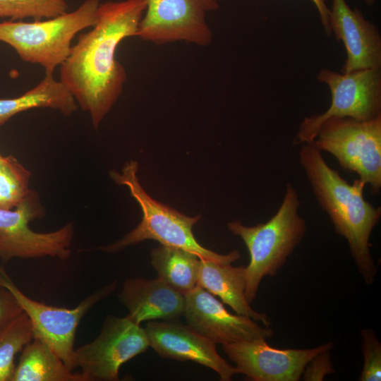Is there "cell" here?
I'll return each instance as SVG.
<instances>
[{"label": "cell", "instance_id": "cell-26", "mask_svg": "<svg viewBox=\"0 0 381 381\" xmlns=\"http://www.w3.org/2000/svg\"><path fill=\"white\" fill-rule=\"evenodd\" d=\"M23 312L11 291L0 284V331Z\"/></svg>", "mask_w": 381, "mask_h": 381}, {"label": "cell", "instance_id": "cell-5", "mask_svg": "<svg viewBox=\"0 0 381 381\" xmlns=\"http://www.w3.org/2000/svg\"><path fill=\"white\" fill-rule=\"evenodd\" d=\"M99 0H86L71 13L33 22L0 23V41L9 44L22 60L53 73L69 55L75 35L97 20Z\"/></svg>", "mask_w": 381, "mask_h": 381}, {"label": "cell", "instance_id": "cell-1", "mask_svg": "<svg viewBox=\"0 0 381 381\" xmlns=\"http://www.w3.org/2000/svg\"><path fill=\"white\" fill-rule=\"evenodd\" d=\"M146 0L99 4L93 28L79 35L60 66L61 81L83 111L90 113L97 129L121 95L126 73L116 59L125 38L135 37Z\"/></svg>", "mask_w": 381, "mask_h": 381}, {"label": "cell", "instance_id": "cell-21", "mask_svg": "<svg viewBox=\"0 0 381 381\" xmlns=\"http://www.w3.org/2000/svg\"><path fill=\"white\" fill-rule=\"evenodd\" d=\"M33 338L31 322L24 312L0 331V381H11L16 355Z\"/></svg>", "mask_w": 381, "mask_h": 381}, {"label": "cell", "instance_id": "cell-29", "mask_svg": "<svg viewBox=\"0 0 381 381\" xmlns=\"http://www.w3.org/2000/svg\"><path fill=\"white\" fill-rule=\"evenodd\" d=\"M3 158H4V157L1 156V155H0V162H1V160L3 159Z\"/></svg>", "mask_w": 381, "mask_h": 381}, {"label": "cell", "instance_id": "cell-25", "mask_svg": "<svg viewBox=\"0 0 381 381\" xmlns=\"http://www.w3.org/2000/svg\"><path fill=\"white\" fill-rule=\"evenodd\" d=\"M329 351L319 353L308 363L302 373L304 380L321 381L325 375L335 373Z\"/></svg>", "mask_w": 381, "mask_h": 381}, {"label": "cell", "instance_id": "cell-3", "mask_svg": "<svg viewBox=\"0 0 381 381\" xmlns=\"http://www.w3.org/2000/svg\"><path fill=\"white\" fill-rule=\"evenodd\" d=\"M300 205L296 188L287 183L282 203L268 221L252 226L239 220L227 224L229 230L241 237L249 251L245 289L249 303L255 298L262 278L275 276L305 236L307 226L298 212Z\"/></svg>", "mask_w": 381, "mask_h": 381}, {"label": "cell", "instance_id": "cell-19", "mask_svg": "<svg viewBox=\"0 0 381 381\" xmlns=\"http://www.w3.org/2000/svg\"><path fill=\"white\" fill-rule=\"evenodd\" d=\"M11 381H86L74 374L43 341L34 337L21 351Z\"/></svg>", "mask_w": 381, "mask_h": 381}, {"label": "cell", "instance_id": "cell-6", "mask_svg": "<svg viewBox=\"0 0 381 381\" xmlns=\"http://www.w3.org/2000/svg\"><path fill=\"white\" fill-rule=\"evenodd\" d=\"M321 150L332 155L344 170L358 174L370 191L381 188V116L369 121L331 118L320 126L314 140Z\"/></svg>", "mask_w": 381, "mask_h": 381}, {"label": "cell", "instance_id": "cell-20", "mask_svg": "<svg viewBox=\"0 0 381 381\" xmlns=\"http://www.w3.org/2000/svg\"><path fill=\"white\" fill-rule=\"evenodd\" d=\"M157 278L186 294L197 286L200 258L193 253L162 245L150 253Z\"/></svg>", "mask_w": 381, "mask_h": 381}, {"label": "cell", "instance_id": "cell-9", "mask_svg": "<svg viewBox=\"0 0 381 381\" xmlns=\"http://www.w3.org/2000/svg\"><path fill=\"white\" fill-rule=\"evenodd\" d=\"M45 211L36 191L30 190L13 210L0 209V258L23 259L49 256L67 260L74 228L72 222L54 231L40 233L32 230L29 223L42 217Z\"/></svg>", "mask_w": 381, "mask_h": 381}, {"label": "cell", "instance_id": "cell-22", "mask_svg": "<svg viewBox=\"0 0 381 381\" xmlns=\"http://www.w3.org/2000/svg\"><path fill=\"white\" fill-rule=\"evenodd\" d=\"M30 176L16 157H4L0 162V209L11 210L23 200L30 190Z\"/></svg>", "mask_w": 381, "mask_h": 381}, {"label": "cell", "instance_id": "cell-4", "mask_svg": "<svg viewBox=\"0 0 381 381\" xmlns=\"http://www.w3.org/2000/svg\"><path fill=\"white\" fill-rule=\"evenodd\" d=\"M138 163L127 162L121 172L110 171V176L118 185H124L139 204L143 212L141 222L121 239L100 247L107 253H115L144 240L153 239L161 245L181 248L197 255L200 259L223 265H231L240 258L234 250L227 254H219L201 246L193 233V226L200 215L188 217L171 207L152 198L142 188L137 177Z\"/></svg>", "mask_w": 381, "mask_h": 381}, {"label": "cell", "instance_id": "cell-17", "mask_svg": "<svg viewBox=\"0 0 381 381\" xmlns=\"http://www.w3.org/2000/svg\"><path fill=\"white\" fill-rule=\"evenodd\" d=\"M197 286L219 297L236 314L261 322L265 327L271 325L270 318L254 310L246 300L245 266L233 267L231 264L223 265L200 259Z\"/></svg>", "mask_w": 381, "mask_h": 381}, {"label": "cell", "instance_id": "cell-16", "mask_svg": "<svg viewBox=\"0 0 381 381\" xmlns=\"http://www.w3.org/2000/svg\"><path fill=\"white\" fill-rule=\"evenodd\" d=\"M119 300L128 310V317L138 325L156 319L176 320L183 316L184 310V295L158 278L127 279Z\"/></svg>", "mask_w": 381, "mask_h": 381}, {"label": "cell", "instance_id": "cell-13", "mask_svg": "<svg viewBox=\"0 0 381 381\" xmlns=\"http://www.w3.org/2000/svg\"><path fill=\"white\" fill-rule=\"evenodd\" d=\"M184 316L187 325L215 344H229L274 334L270 327L241 315L229 313L212 294L196 286L184 294Z\"/></svg>", "mask_w": 381, "mask_h": 381}, {"label": "cell", "instance_id": "cell-2", "mask_svg": "<svg viewBox=\"0 0 381 381\" xmlns=\"http://www.w3.org/2000/svg\"><path fill=\"white\" fill-rule=\"evenodd\" d=\"M299 162L336 233L347 241L361 277L366 284H373L377 270L369 241L380 219V207H375L365 199V185L359 179L349 183L331 168L313 141L302 144Z\"/></svg>", "mask_w": 381, "mask_h": 381}, {"label": "cell", "instance_id": "cell-28", "mask_svg": "<svg viewBox=\"0 0 381 381\" xmlns=\"http://www.w3.org/2000/svg\"><path fill=\"white\" fill-rule=\"evenodd\" d=\"M364 1L367 5L372 6L375 3V0H364Z\"/></svg>", "mask_w": 381, "mask_h": 381}, {"label": "cell", "instance_id": "cell-23", "mask_svg": "<svg viewBox=\"0 0 381 381\" xmlns=\"http://www.w3.org/2000/svg\"><path fill=\"white\" fill-rule=\"evenodd\" d=\"M67 8L65 0H0V18L40 20L61 15Z\"/></svg>", "mask_w": 381, "mask_h": 381}, {"label": "cell", "instance_id": "cell-14", "mask_svg": "<svg viewBox=\"0 0 381 381\" xmlns=\"http://www.w3.org/2000/svg\"><path fill=\"white\" fill-rule=\"evenodd\" d=\"M151 346L159 356L180 361H192L215 371L222 381L238 374L217 353L216 344L188 325L174 322H149L144 327Z\"/></svg>", "mask_w": 381, "mask_h": 381}, {"label": "cell", "instance_id": "cell-10", "mask_svg": "<svg viewBox=\"0 0 381 381\" xmlns=\"http://www.w3.org/2000/svg\"><path fill=\"white\" fill-rule=\"evenodd\" d=\"M149 346L145 328L128 315H108L99 335L75 349V362L86 381H117L121 365Z\"/></svg>", "mask_w": 381, "mask_h": 381}, {"label": "cell", "instance_id": "cell-18", "mask_svg": "<svg viewBox=\"0 0 381 381\" xmlns=\"http://www.w3.org/2000/svg\"><path fill=\"white\" fill-rule=\"evenodd\" d=\"M34 108H50L70 116L78 109L71 91L53 73H45L43 80L22 95L0 99V126L16 114Z\"/></svg>", "mask_w": 381, "mask_h": 381}, {"label": "cell", "instance_id": "cell-12", "mask_svg": "<svg viewBox=\"0 0 381 381\" xmlns=\"http://www.w3.org/2000/svg\"><path fill=\"white\" fill-rule=\"evenodd\" d=\"M332 348L333 343L328 342L313 349H279L268 345L264 339L222 344L238 373L253 381H298L314 356Z\"/></svg>", "mask_w": 381, "mask_h": 381}, {"label": "cell", "instance_id": "cell-7", "mask_svg": "<svg viewBox=\"0 0 381 381\" xmlns=\"http://www.w3.org/2000/svg\"><path fill=\"white\" fill-rule=\"evenodd\" d=\"M317 79L329 87L331 104L324 113L304 118L294 140L295 145L314 141L321 125L331 118L369 121L381 116L380 68L349 73L322 68Z\"/></svg>", "mask_w": 381, "mask_h": 381}, {"label": "cell", "instance_id": "cell-27", "mask_svg": "<svg viewBox=\"0 0 381 381\" xmlns=\"http://www.w3.org/2000/svg\"><path fill=\"white\" fill-rule=\"evenodd\" d=\"M315 6L320 18L322 25L324 28L325 32L327 35L332 33L329 23V8L327 6L325 0H311Z\"/></svg>", "mask_w": 381, "mask_h": 381}, {"label": "cell", "instance_id": "cell-11", "mask_svg": "<svg viewBox=\"0 0 381 381\" xmlns=\"http://www.w3.org/2000/svg\"><path fill=\"white\" fill-rule=\"evenodd\" d=\"M219 8L218 0H146L135 37L158 45L186 42L207 46L213 35L206 16Z\"/></svg>", "mask_w": 381, "mask_h": 381}, {"label": "cell", "instance_id": "cell-15", "mask_svg": "<svg viewBox=\"0 0 381 381\" xmlns=\"http://www.w3.org/2000/svg\"><path fill=\"white\" fill-rule=\"evenodd\" d=\"M329 23L332 32L341 41L346 59L341 73L381 68V36L377 27L346 0H332Z\"/></svg>", "mask_w": 381, "mask_h": 381}, {"label": "cell", "instance_id": "cell-8", "mask_svg": "<svg viewBox=\"0 0 381 381\" xmlns=\"http://www.w3.org/2000/svg\"><path fill=\"white\" fill-rule=\"evenodd\" d=\"M0 284L16 298L29 318L34 337L46 343L73 371L75 362V338L78 326L85 315L99 301L114 292L116 280L97 290L74 308L50 306L26 296L0 267Z\"/></svg>", "mask_w": 381, "mask_h": 381}, {"label": "cell", "instance_id": "cell-24", "mask_svg": "<svg viewBox=\"0 0 381 381\" xmlns=\"http://www.w3.org/2000/svg\"><path fill=\"white\" fill-rule=\"evenodd\" d=\"M361 336L364 363L359 380L380 381L381 344L371 328L363 329Z\"/></svg>", "mask_w": 381, "mask_h": 381}]
</instances>
